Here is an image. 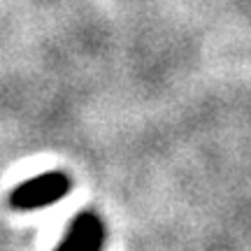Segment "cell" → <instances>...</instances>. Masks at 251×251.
I'll use <instances>...</instances> for the list:
<instances>
[{
	"label": "cell",
	"instance_id": "7a4b0ae2",
	"mask_svg": "<svg viewBox=\"0 0 251 251\" xmlns=\"http://www.w3.org/2000/svg\"><path fill=\"white\" fill-rule=\"evenodd\" d=\"M105 240H107V230L102 219L96 212L84 209L68 224L63 240L54 251H102Z\"/></svg>",
	"mask_w": 251,
	"mask_h": 251
},
{
	"label": "cell",
	"instance_id": "6da1fadb",
	"mask_svg": "<svg viewBox=\"0 0 251 251\" xmlns=\"http://www.w3.org/2000/svg\"><path fill=\"white\" fill-rule=\"evenodd\" d=\"M72 179L65 172H42L33 179L19 184L12 193H9V205L19 209V212H28V209H40V207H49L63 200L70 193Z\"/></svg>",
	"mask_w": 251,
	"mask_h": 251
}]
</instances>
